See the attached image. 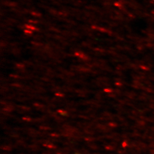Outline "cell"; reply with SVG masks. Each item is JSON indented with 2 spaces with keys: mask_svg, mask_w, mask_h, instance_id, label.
<instances>
[{
  "mask_svg": "<svg viewBox=\"0 0 154 154\" xmlns=\"http://www.w3.org/2000/svg\"><path fill=\"white\" fill-rule=\"evenodd\" d=\"M57 113L61 116H66L68 114V112L67 111V110L64 109H62V108H60V109H58L57 110Z\"/></svg>",
  "mask_w": 154,
  "mask_h": 154,
  "instance_id": "2",
  "label": "cell"
},
{
  "mask_svg": "<svg viewBox=\"0 0 154 154\" xmlns=\"http://www.w3.org/2000/svg\"><path fill=\"white\" fill-rule=\"evenodd\" d=\"M24 26H25V29L30 30L33 31V32H37V30H38V28L35 25H32V24H30V23H26Z\"/></svg>",
  "mask_w": 154,
  "mask_h": 154,
  "instance_id": "1",
  "label": "cell"
},
{
  "mask_svg": "<svg viewBox=\"0 0 154 154\" xmlns=\"http://www.w3.org/2000/svg\"><path fill=\"white\" fill-rule=\"evenodd\" d=\"M17 26H19V25H17ZM20 27H21V26H20ZM22 28H23V27H22ZM5 28H3L2 29V30H1L2 32L3 30H5ZM8 29H9V28H8Z\"/></svg>",
  "mask_w": 154,
  "mask_h": 154,
  "instance_id": "5",
  "label": "cell"
},
{
  "mask_svg": "<svg viewBox=\"0 0 154 154\" xmlns=\"http://www.w3.org/2000/svg\"><path fill=\"white\" fill-rule=\"evenodd\" d=\"M23 32L27 36H31L33 34V33H34L33 31H32L30 30H28V29H24Z\"/></svg>",
  "mask_w": 154,
  "mask_h": 154,
  "instance_id": "4",
  "label": "cell"
},
{
  "mask_svg": "<svg viewBox=\"0 0 154 154\" xmlns=\"http://www.w3.org/2000/svg\"><path fill=\"white\" fill-rule=\"evenodd\" d=\"M109 124V123H108ZM110 124H112V123H110V124H109V125H110ZM118 125V123H113V125Z\"/></svg>",
  "mask_w": 154,
  "mask_h": 154,
  "instance_id": "6",
  "label": "cell"
},
{
  "mask_svg": "<svg viewBox=\"0 0 154 154\" xmlns=\"http://www.w3.org/2000/svg\"><path fill=\"white\" fill-rule=\"evenodd\" d=\"M103 91L105 94H112L114 92V89L112 88H105Z\"/></svg>",
  "mask_w": 154,
  "mask_h": 154,
  "instance_id": "3",
  "label": "cell"
}]
</instances>
